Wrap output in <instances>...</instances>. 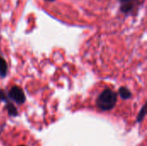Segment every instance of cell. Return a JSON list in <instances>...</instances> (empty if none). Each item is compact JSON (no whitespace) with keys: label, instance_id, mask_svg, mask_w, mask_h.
Listing matches in <instances>:
<instances>
[{"label":"cell","instance_id":"6da1fadb","mask_svg":"<svg viewBox=\"0 0 147 146\" xmlns=\"http://www.w3.org/2000/svg\"><path fill=\"white\" fill-rule=\"evenodd\" d=\"M117 94L110 89H104L96 99V106L102 111H110L112 110L117 102Z\"/></svg>","mask_w":147,"mask_h":146},{"label":"cell","instance_id":"7a4b0ae2","mask_svg":"<svg viewBox=\"0 0 147 146\" xmlns=\"http://www.w3.org/2000/svg\"><path fill=\"white\" fill-rule=\"evenodd\" d=\"M7 96L9 100L15 102L16 103L19 105L23 104L26 101V96H25L23 90L18 86H13L9 89Z\"/></svg>","mask_w":147,"mask_h":146},{"label":"cell","instance_id":"3957f363","mask_svg":"<svg viewBox=\"0 0 147 146\" xmlns=\"http://www.w3.org/2000/svg\"><path fill=\"white\" fill-rule=\"evenodd\" d=\"M133 1L134 0H120L121 5V10L123 13H128L134 9V3Z\"/></svg>","mask_w":147,"mask_h":146},{"label":"cell","instance_id":"277c9868","mask_svg":"<svg viewBox=\"0 0 147 146\" xmlns=\"http://www.w3.org/2000/svg\"><path fill=\"white\" fill-rule=\"evenodd\" d=\"M5 108L8 112V114L10 116V117H16L18 115V111L16 109V108L15 107L14 104H12L11 102H6V105H5Z\"/></svg>","mask_w":147,"mask_h":146},{"label":"cell","instance_id":"5b68a950","mask_svg":"<svg viewBox=\"0 0 147 146\" xmlns=\"http://www.w3.org/2000/svg\"><path fill=\"white\" fill-rule=\"evenodd\" d=\"M120 96L123 99V100H128L132 97V93L131 91L126 88V87H121L119 89V91H118Z\"/></svg>","mask_w":147,"mask_h":146},{"label":"cell","instance_id":"8992f818","mask_svg":"<svg viewBox=\"0 0 147 146\" xmlns=\"http://www.w3.org/2000/svg\"><path fill=\"white\" fill-rule=\"evenodd\" d=\"M8 72V65L5 59L0 57V77H4Z\"/></svg>","mask_w":147,"mask_h":146},{"label":"cell","instance_id":"52a82bcc","mask_svg":"<svg viewBox=\"0 0 147 146\" xmlns=\"http://www.w3.org/2000/svg\"><path fill=\"white\" fill-rule=\"evenodd\" d=\"M146 105H144L140 110V112L138 114V117H137V122L138 123H140L142 122V120L145 119L146 117Z\"/></svg>","mask_w":147,"mask_h":146},{"label":"cell","instance_id":"ba28073f","mask_svg":"<svg viewBox=\"0 0 147 146\" xmlns=\"http://www.w3.org/2000/svg\"><path fill=\"white\" fill-rule=\"evenodd\" d=\"M8 96H7V95L5 94V92L3 91V90H2V89H0V101H2V102H8L9 101H8Z\"/></svg>","mask_w":147,"mask_h":146},{"label":"cell","instance_id":"9c48e42d","mask_svg":"<svg viewBox=\"0 0 147 146\" xmlns=\"http://www.w3.org/2000/svg\"><path fill=\"white\" fill-rule=\"evenodd\" d=\"M47 1H54V0H47Z\"/></svg>","mask_w":147,"mask_h":146},{"label":"cell","instance_id":"30bf717a","mask_svg":"<svg viewBox=\"0 0 147 146\" xmlns=\"http://www.w3.org/2000/svg\"><path fill=\"white\" fill-rule=\"evenodd\" d=\"M19 146H26V145H19Z\"/></svg>","mask_w":147,"mask_h":146}]
</instances>
